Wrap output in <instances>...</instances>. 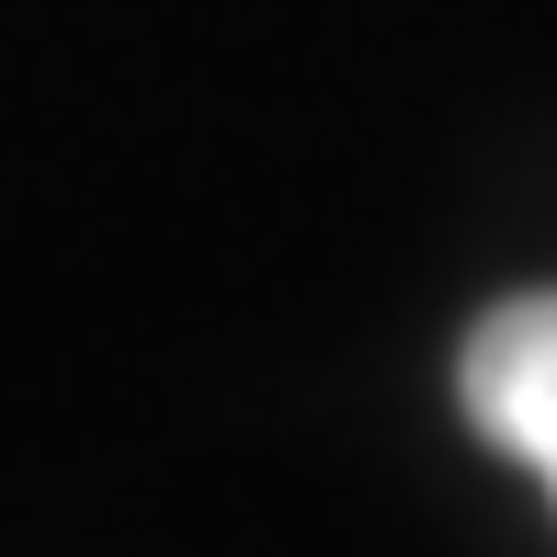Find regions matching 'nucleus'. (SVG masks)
I'll return each mask as SVG.
<instances>
[{
  "label": "nucleus",
  "instance_id": "1",
  "mask_svg": "<svg viewBox=\"0 0 557 557\" xmlns=\"http://www.w3.org/2000/svg\"><path fill=\"white\" fill-rule=\"evenodd\" d=\"M455 387H467V421L512 455V467H535L546 500H557V296H512V308H490L467 331Z\"/></svg>",
  "mask_w": 557,
  "mask_h": 557
}]
</instances>
